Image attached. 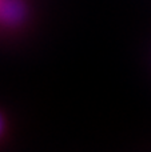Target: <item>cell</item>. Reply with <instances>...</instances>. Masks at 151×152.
Masks as SVG:
<instances>
[{
  "label": "cell",
  "instance_id": "7a4b0ae2",
  "mask_svg": "<svg viewBox=\"0 0 151 152\" xmlns=\"http://www.w3.org/2000/svg\"><path fill=\"white\" fill-rule=\"evenodd\" d=\"M3 129H4V120H3V118L0 116V135L3 134Z\"/></svg>",
  "mask_w": 151,
  "mask_h": 152
},
{
  "label": "cell",
  "instance_id": "6da1fadb",
  "mask_svg": "<svg viewBox=\"0 0 151 152\" xmlns=\"http://www.w3.org/2000/svg\"><path fill=\"white\" fill-rule=\"evenodd\" d=\"M24 7L19 0H0V19L7 24H16L23 19Z\"/></svg>",
  "mask_w": 151,
  "mask_h": 152
}]
</instances>
